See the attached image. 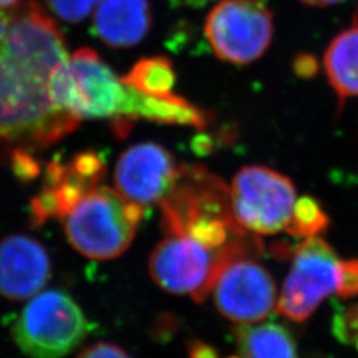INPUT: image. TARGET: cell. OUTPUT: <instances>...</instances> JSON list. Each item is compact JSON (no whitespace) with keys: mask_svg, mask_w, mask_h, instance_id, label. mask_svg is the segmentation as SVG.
<instances>
[{"mask_svg":"<svg viewBox=\"0 0 358 358\" xmlns=\"http://www.w3.org/2000/svg\"><path fill=\"white\" fill-rule=\"evenodd\" d=\"M355 345H356V348H357V349H358V337H357V340H356V344H355Z\"/></svg>","mask_w":358,"mask_h":358,"instance_id":"484cf974","label":"cell"},{"mask_svg":"<svg viewBox=\"0 0 358 358\" xmlns=\"http://www.w3.org/2000/svg\"><path fill=\"white\" fill-rule=\"evenodd\" d=\"M300 1L307 6H313V7H328V6L340 3L341 0H300Z\"/></svg>","mask_w":358,"mask_h":358,"instance_id":"cb8c5ba5","label":"cell"},{"mask_svg":"<svg viewBox=\"0 0 358 358\" xmlns=\"http://www.w3.org/2000/svg\"><path fill=\"white\" fill-rule=\"evenodd\" d=\"M332 332L344 345H355L358 337V303L337 307L332 319Z\"/></svg>","mask_w":358,"mask_h":358,"instance_id":"d6986e66","label":"cell"},{"mask_svg":"<svg viewBox=\"0 0 358 358\" xmlns=\"http://www.w3.org/2000/svg\"><path fill=\"white\" fill-rule=\"evenodd\" d=\"M121 80L148 96L169 97L173 94L177 77L170 59L166 56H152L137 62Z\"/></svg>","mask_w":358,"mask_h":358,"instance_id":"e0dca14e","label":"cell"},{"mask_svg":"<svg viewBox=\"0 0 358 358\" xmlns=\"http://www.w3.org/2000/svg\"><path fill=\"white\" fill-rule=\"evenodd\" d=\"M211 292L220 315L238 324L264 320L278 300L272 275L252 256L236 257L227 263Z\"/></svg>","mask_w":358,"mask_h":358,"instance_id":"30bf717a","label":"cell"},{"mask_svg":"<svg viewBox=\"0 0 358 358\" xmlns=\"http://www.w3.org/2000/svg\"><path fill=\"white\" fill-rule=\"evenodd\" d=\"M173 154L159 143L140 142L120 155L115 169V190L142 207L161 203L180 174Z\"/></svg>","mask_w":358,"mask_h":358,"instance_id":"7c38bea8","label":"cell"},{"mask_svg":"<svg viewBox=\"0 0 358 358\" xmlns=\"http://www.w3.org/2000/svg\"><path fill=\"white\" fill-rule=\"evenodd\" d=\"M52 275L45 247L26 235L0 241V294L11 301L29 300L40 294Z\"/></svg>","mask_w":358,"mask_h":358,"instance_id":"4fadbf2b","label":"cell"},{"mask_svg":"<svg viewBox=\"0 0 358 358\" xmlns=\"http://www.w3.org/2000/svg\"><path fill=\"white\" fill-rule=\"evenodd\" d=\"M336 292L341 299L358 296V259L338 262Z\"/></svg>","mask_w":358,"mask_h":358,"instance_id":"44dd1931","label":"cell"},{"mask_svg":"<svg viewBox=\"0 0 358 358\" xmlns=\"http://www.w3.org/2000/svg\"><path fill=\"white\" fill-rule=\"evenodd\" d=\"M106 174L103 157L81 152L69 161H52L45 167L44 185L31 201V220L41 226L51 219L63 220L90 192L101 186Z\"/></svg>","mask_w":358,"mask_h":358,"instance_id":"8fae6325","label":"cell"},{"mask_svg":"<svg viewBox=\"0 0 358 358\" xmlns=\"http://www.w3.org/2000/svg\"><path fill=\"white\" fill-rule=\"evenodd\" d=\"M143 215L145 207L101 185L63 219L65 236L81 255L110 260L122 255L133 243Z\"/></svg>","mask_w":358,"mask_h":358,"instance_id":"277c9868","label":"cell"},{"mask_svg":"<svg viewBox=\"0 0 358 358\" xmlns=\"http://www.w3.org/2000/svg\"><path fill=\"white\" fill-rule=\"evenodd\" d=\"M90 329L71 294L48 289L29 299L11 327V336L28 357L63 358L81 345Z\"/></svg>","mask_w":358,"mask_h":358,"instance_id":"5b68a950","label":"cell"},{"mask_svg":"<svg viewBox=\"0 0 358 358\" xmlns=\"http://www.w3.org/2000/svg\"><path fill=\"white\" fill-rule=\"evenodd\" d=\"M203 29L217 59L250 64L271 45L273 13L266 0H220L207 15Z\"/></svg>","mask_w":358,"mask_h":358,"instance_id":"8992f818","label":"cell"},{"mask_svg":"<svg viewBox=\"0 0 358 358\" xmlns=\"http://www.w3.org/2000/svg\"><path fill=\"white\" fill-rule=\"evenodd\" d=\"M292 256V268L278 299V312L288 320L303 322L337 289L340 260L321 236L304 239Z\"/></svg>","mask_w":358,"mask_h":358,"instance_id":"9c48e42d","label":"cell"},{"mask_svg":"<svg viewBox=\"0 0 358 358\" xmlns=\"http://www.w3.org/2000/svg\"><path fill=\"white\" fill-rule=\"evenodd\" d=\"M236 257L242 256L214 251L186 236L166 235L150 255L149 273L164 291L189 294L202 303L222 268Z\"/></svg>","mask_w":358,"mask_h":358,"instance_id":"ba28073f","label":"cell"},{"mask_svg":"<svg viewBox=\"0 0 358 358\" xmlns=\"http://www.w3.org/2000/svg\"><path fill=\"white\" fill-rule=\"evenodd\" d=\"M232 358H236V357H232Z\"/></svg>","mask_w":358,"mask_h":358,"instance_id":"4316f807","label":"cell"},{"mask_svg":"<svg viewBox=\"0 0 358 358\" xmlns=\"http://www.w3.org/2000/svg\"><path fill=\"white\" fill-rule=\"evenodd\" d=\"M22 0H0V8H10L19 4Z\"/></svg>","mask_w":358,"mask_h":358,"instance_id":"d4e9b609","label":"cell"},{"mask_svg":"<svg viewBox=\"0 0 358 358\" xmlns=\"http://www.w3.org/2000/svg\"><path fill=\"white\" fill-rule=\"evenodd\" d=\"M329 224V217L319 201L313 196L304 195L294 202L292 215L285 231L288 235L304 241L320 236L328 230Z\"/></svg>","mask_w":358,"mask_h":358,"instance_id":"ac0fdd59","label":"cell"},{"mask_svg":"<svg viewBox=\"0 0 358 358\" xmlns=\"http://www.w3.org/2000/svg\"><path fill=\"white\" fill-rule=\"evenodd\" d=\"M231 207L244 230L273 235L285 230L292 215L296 190L292 180L266 166H244L232 179Z\"/></svg>","mask_w":358,"mask_h":358,"instance_id":"52a82bcc","label":"cell"},{"mask_svg":"<svg viewBox=\"0 0 358 358\" xmlns=\"http://www.w3.org/2000/svg\"><path fill=\"white\" fill-rule=\"evenodd\" d=\"M235 341L241 358H299L292 333L275 321L241 324Z\"/></svg>","mask_w":358,"mask_h":358,"instance_id":"2e32d148","label":"cell"},{"mask_svg":"<svg viewBox=\"0 0 358 358\" xmlns=\"http://www.w3.org/2000/svg\"><path fill=\"white\" fill-rule=\"evenodd\" d=\"M53 103L81 120H109L125 131L130 122L148 121L152 96L127 85L92 48H80L50 78Z\"/></svg>","mask_w":358,"mask_h":358,"instance_id":"3957f363","label":"cell"},{"mask_svg":"<svg viewBox=\"0 0 358 358\" xmlns=\"http://www.w3.org/2000/svg\"><path fill=\"white\" fill-rule=\"evenodd\" d=\"M153 23L149 0H100L93 29L103 44L129 48L140 44Z\"/></svg>","mask_w":358,"mask_h":358,"instance_id":"5bb4252c","label":"cell"},{"mask_svg":"<svg viewBox=\"0 0 358 358\" xmlns=\"http://www.w3.org/2000/svg\"><path fill=\"white\" fill-rule=\"evenodd\" d=\"M294 75L300 78H312L319 73V62L312 53H299L294 59Z\"/></svg>","mask_w":358,"mask_h":358,"instance_id":"603a6c76","label":"cell"},{"mask_svg":"<svg viewBox=\"0 0 358 358\" xmlns=\"http://www.w3.org/2000/svg\"><path fill=\"white\" fill-rule=\"evenodd\" d=\"M48 8L66 23H78L84 20L100 0H44Z\"/></svg>","mask_w":358,"mask_h":358,"instance_id":"ffe728a7","label":"cell"},{"mask_svg":"<svg viewBox=\"0 0 358 358\" xmlns=\"http://www.w3.org/2000/svg\"><path fill=\"white\" fill-rule=\"evenodd\" d=\"M77 358H131L120 346L110 343H96L85 348Z\"/></svg>","mask_w":358,"mask_h":358,"instance_id":"7402d4cb","label":"cell"},{"mask_svg":"<svg viewBox=\"0 0 358 358\" xmlns=\"http://www.w3.org/2000/svg\"><path fill=\"white\" fill-rule=\"evenodd\" d=\"M324 66L340 110L348 100H358V24L333 38L325 51Z\"/></svg>","mask_w":358,"mask_h":358,"instance_id":"9a60e30c","label":"cell"},{"mask_svg":"<svg viewBox=\"0 0 358 358\" xmlns=\"http://www.w3.org/2000/svg\"><path fill=\"white\" fill-rule=\"evenodd\" d=\"M80 120L57 108L48 83L0 52V162L36 154L60 141Z\"/></svg>","mask_w":358,"mask_h":358,"instance_id":"7a4b0ae2","label":"cell"},{"mask_svg":"<svg viewBox=\"0 0 358 358\" xmlns=\"http://www.w3.org/2000/svg\"><path fill=\"white\" fill-rule=\"evenodd\" d=\"M159 205L165 235L186 236L234 255L263 252L257 235H248L234 217L230 187L206 167L182 165L176 186Z\"/></svg>","mask_w":358,"mask_h":358,"instance_id":"6da1fadb","label":"cell"}]
</instances>
